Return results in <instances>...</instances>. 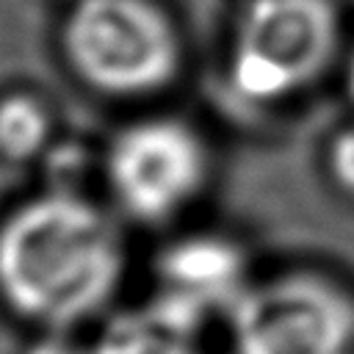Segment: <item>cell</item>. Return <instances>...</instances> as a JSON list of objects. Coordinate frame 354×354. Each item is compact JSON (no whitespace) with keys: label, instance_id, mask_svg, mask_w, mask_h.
<instances>
[{"label":"cell","instance_id":"obj_10","mask_svg":"<svg viewBox=\"0 0 354 354\" xmlns=\"http://www.w3.org/2000/svg\"><path fill=\"white\" fill-rule=\"evenodd\" d=\"M346 80H348V94L354 100V53H351V61H348V72H346Z\"/></svg>","mask_w":354,"mask_h":354},{"label":"cell","instance_id":"obj_5","mask_svg":"<svg viewBox=\"0 0 354 354\" xmlns=\"http://www.w3.org/2000/svg\"><path fill=\"white\" fill-rule=\"evenodd\" d=\"M207 155L180 119L152 116L124 127L108 149V185L119 207L138 221H166L199 194Z\"/></svg>","mask_w":354,"mask_h":354},{"label":"cell","instance_id":"obj_6","mask_svg":"<svg viewBox=\"0 0 354 354\" xmlns=\"http://www.w3.org/2000/svg\"><path fill=\"white\" fill-rule=\"evenodd\" d=\"M160 299L199 321L224 310L246 290V266L241 252L221 238H185L160 260Z\"/></svg>","mask_w":354,"mask_h":354},{"label":"cell","instance_id":"obj_9","mask_svg":"<svg viewBox=\"0 0 354 354\" xmlns=\"http://www.w3.org/2000/svg\"><path fill=\"white\" fill-rule=\"evenodd\" d=\"M329 169L337 185L354 194V124L343 127L329 147Z\"/></svg>","mask_w":354,"mask_h":354},{"label":"cell","instance_id":"obj_8","mask_svg":"<svg viewBox=\"0 0 354 354\" xmlns=\"http://www.w3.org/2000/svg\"><path fill=\"white\" fill-rule=\"evenodd\" d=\"M50 136V116L44 105L28 94H8L0 100V155L11 160L33 158Z\"/></svg>","mask_w":354,"mask_h":354},{"label":"cell","instance_id":"obj_7","mask_svg":"<svg viewBox=\"0 0 354 354\" xmlns=\"http://www.w3.org/2000/svg\"><path fill=\"white\" fill-rule=\"evenodd\" d=\"M199 321L158 296L149 307L116 315L97 340L94 354H194Z\"/></svg>","mask_w":354,"mask_h":354},{"label":"cell","instance_id":"obj_2","mask_svg":"<svg viewBox=\"0 0 354 354\" xmlns=\"http://www.w3.org/2000/svg\"><path fill=\"white\" fill-rule=\"evenodd\" d=\"M64 50L91 88L113 97L160 91L180 69V36L152 0H75Z\"/></svg>","mask_w":354,"mask_h":354},{"label":"cell","instance_id":"obj_4","mask_svg":"<svg viewBox=\"0 0 354 354\" xmlns=\"http://www.w3.org/2000/svg\"><path fill=\"white\" fill-rule=\"evenodd\" d=\"M227 318L235 354H354V299L318 274L249 282Z\"/></svg>","mask_w":354,"mask_h":354},{"label":"cell","instance_id":"obj_3","mask_svg":"<svg viewBox=\"0 0 354 354\" xmlns=\"http://www.w3.org/2000/svg\"><path fill=\"white\" fill-rule=\"evenodd\" d=\"M337 41L329 0H249L232 39L230 83L249 102H279L326 72Z\"/></svg>","mask_w":354,"mask_h":354},{"label":"cell","instance_id":"obj_1","mask_svg":"<svg viewBox=\"0 0 354 354\" xmlns=\"http://www.w3.org/2000/svg\"><path fill=\"white\" fill-rule=\"evenodd\" d=\"M124 274L116 221L75 194H41L0 224V296L39 324L72 326L100 313Z\"/></svg>","mask_w":354,"mask_h":354}]
</instances>
